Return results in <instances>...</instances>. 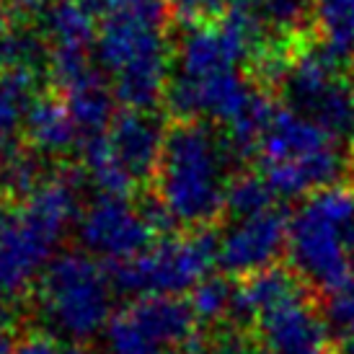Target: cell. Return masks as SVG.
I'll list each match as a JSON object with an SVG mask.
<instances>
[{
	"mask_svg": "<svg viewBox=\"0 0 354 354\" xmlns=\"http://www.w3.org/2000/svg\"><path fill=\"white\" fill-rule=\"evenodd\" d=\"M171 16V0H106L101 10L93 52L124 109L156 111L166 99L174 70Z\"/></svg>",
	"mask_w": 354,
	"mask_h": 354,
	"instance_id": "cell-1",
	"label": "cell"
},
{
	"mask_svg": "<svg viewBox=\"0 0 354 354\" xmlns=\"http://www.w3.org/2000/svg\"><path fill=\"white\" fill-rule=\"evenodd\" d=\"M241 160L223 127L207 119H176L156 171V197L176 227L205 230L225 217L227 192Z\"/></svg>",
	"mask_w": 354,
	"mask_h": 354,
	"instance_id": "cell-2",
	"label": "cell"
},
{
	"mask_svg": "<svg viewBox=\"0 0 354 354\" xmlns=\"http://www.w3.org/2000/svg\"><path fill=\"white\" fill-rule=\"evenodd\" d=\"M83 174H50L31 194L0 199V295H29L57 256L59 241L78 223Z\"/></svg>",
	"mask_w": 354,
	"mask_h": 354,
	"instance_id": "cell-3",
	"label": "cell"
},
{
	"mask_svg": "<svg viewBox=\"0 0 354 354\" xmlns=\"http://www.w3.org/2000/svg\"><path fill=\"white\" fill-rule=\"evenodd\" d=\"M256 156L261 163L259 174L277 197H305L344 184L352 171L354 148L295 109L277 106Z\"/></svg>",
	"mask_w": 354,
	"mask_h": 354,
	"instance_id": "cell-4",
	"label": "cell"
},
{
	"mask_svg": "<svg viewBox=\"0 0 354 354\" xmlns=\"http://www.w3.org/2000/svg\"><path fill=\"white\" fill-rule=\"evenodd\" d=\"M287 259L313 292L331 295L354 274V184L308 194L292 220Z\"/></svg>",
	"mask_w": 354,
	"mask_h": 354,
	"instance_id": "cell-5",
	"label": "cell"
},
{
	"mask_svg": "<svg viewBox=\"0 0 354 354\" xmlns=\"http://www.w3.org/2000/svg\"><path fill=\"white\" fill-rule=\"evenodd\" d=\"M117 287L111 272L86 251H65L50 261L31 290V310L50 334L83 344L106 331Z\"/></svg>",
	"mask_w": 354,
	"mask_h": 354,
	"instance_id": "cell-6",
	"label": "cell"
},
{
	"mask_svg": "<svg viewBox=\"0 0 354 354\" xmlns=\"http://www.w3.org/2000/svg\"><path fill=\"white\" fill-rule=\"evenodd\" d=\"M217 243L209 227L158 238L148 251L111 266L114 287L127 297L192 292L217 264Z\"/></svg>",
	"mask_w": 354,
	"mask_h": 354,
	"instance_id": "cell-7",
	"label": "cell"
},
{
	"mask_svg": "<svg viewBox=\"0 0 354 354\" xmlns=\"http://www.w3.org/2000/svg\"><path fill=\"white\" fill-rule=\"evenodd\" d=\"M197 315L181 295L132 297L111 315L104 346L106 354H176L194 344Z\"/></svg>",
	"mask_w": 354,
	"mask_h": 354,
	"instance_id": "cell-8",
	"label": "cell"
},
{
	"mask_svg": "<svg viewBox=\"0 0 354 354\" xmlns=\"http://www.w3.org/2000/svg\"><path fill=\"white\" fill-rule=\"evenodd\" d=\"M75 230L80 248L111 266L135 259L158 241L156 227L142 205L129 202V197L109 194H99L83 207Z\"/></svg>",
	"mask_w": 354,
	"mask_h": 354,
	"instance_id": "cell-9",
	"label": "cell"
},
{
	"mask_svg": "<svg viewBox=\"0 0 354 354\" xmlns=\"http://www.w3.org/2000/svg\"><path fill=\"white\" fill-rule=\"evenodd\" d=\"M292 215L282 205H274L256 215L227 220L225 233L217 243V264L230 277H246L264 272L287 254Z\"/></svg>",
	"mask_w": 354,
	"mask_h": 354,
	"instance_id": "cell-10",
	"label": "cell"
},
{
	"mask_svg": "<svg viewBox=\"0 0 354 354\" xmlns=\"http://www.w3.org/2000/svg\"><path fill=\"white\" fill-rule=\"evenodd\" d=\"M166 135L168 127L160 114L122 106L106 129V142L117 163L140 187L156 178Z\"/></svg>",
	"mask_w": 354,
	"mask_h": 354,
	"instance_id": "cell-11",
	"label": "cell"
},
{
	"mask_svg": "<svg viewBox=\"0 0 354 354\" xmlns=\"http://www.w3.org/2000/svg\"><path fill=\"white\" fill-rule=\"evenodd\" d=\"M254 331L256 344L272 354H321L331 328L308 295L259 318Z\"/></svg>",
	"mask_w": 354,
	"mask_h": 354,
	"instance_id": "cell-12",
	"label": "cell"
},
{
	"mask_svg": "<svg viewBox=\"0 0 354 354\" xmlns=\"http://www.w3.org/2000/svg\"><path fill=\"white\" fill-rule=\"evenodd\" d=\"M55 88L68 104L70 114L80 129V138L104 135L111 124V119L117 117L119 101L101 68L86 65L65 80L55 83Z\"/></svg>",
	"mask_w": 354,
	"mask_h": 354,
	"instance_id": "cell-13",
	"label": "cell"
},
{
	"mask_svg": "<svg viewBox=\"0 0 354 354\" xmlns=\"http://www.w3.org/2000/svg\"><path fill=\"white\" fill-rule=\"evenodd\" d=\"M99 10L86 0H57L41 13L39 34L50 47V57L91 55L99 34Z\"/></svg>",
	"mask_w": 354,
	"mask_h": 354,
	"instance_id": "cell-14",
	"label": "cell"
},
{
	"mask_svg": "<svg viewBox=\"0 0 354 354\" xmlns=\"http://www.w3.org/2000/svg\"><path fill=\"white\" fill-rule=\"evenodd\" d=\"M78 140L83 138H80V129L70 114L65 99L57 91L41 93L39 101L31 109L26 129H24L26 148L34 150L44 160H57L59 156L75 148Z\"/></svg>",
	"mask_w": 354,
	"mask_h": 354,
	"instance_id": "cell-15",
	"label": "cell"
},
{
	"mask_svg": "<svg viewBox=\"0 0 354 354\" xmlns=\"http://www.w3.org/2000/svg\"><path fill=\"white\" fill-rule=\"evenodd\" d=\"M44 93L39 73L24 65H8L0 73V145L24 138L34 104Z\"/></svg>",
	"mask_w": 354,
	"mask_h": 354,
	"instance_id": "cell-16",
	"label": "cell"
},
{
	"mask_svg": "<svg viewBox=\"0 0 354 354\" xmlns=\"http://www.w3.org/2000/svg\"><path fill=\"white\" fill-rule=\"evenodd\" d=\"M310 19L324 41L336 57L354 59V0H310Z\"/></svg>",
	"mask_w": 354,
	"mask_h": 354,
	"instance_id": "cell-17",
	"label": "cell"
},
{
	"mask_svg": "<svg viewBox=\"0 0 354 354\" xmlns=\"http://www.w3.org/2000/svg\"><path fill=\"white\" fill-rule=\"evenodd\" d=\"M189 303L194 308L199 326H223L233 315V303H236V285H230L225 277H207L192 290Z\"/></svg>",
	"mask_w": 354,
	"mask_h": 354,
	"instance_id": "cell-18",
	"label": "cell"
},
{
	"mask_svg": "<svg viewBox=\"0 0 354 354\" xmlns=\"http://www.w3.org/2000/svg\"><path fill=\"white\" fill-rule=\"evenodd\" d=\"M241 8L254 13L274 37H297L310 16V0H241Z\"/></svg>",
	"mask_w": 354,
	"mask_h": 354,
	"instance_id": "cell-19",
	"label": "cell"
},
{
	"mask_svg": "<svg viewBox=\"0 0 354 354\" xmlns=\"http://www.w3.org/2000/svg\"><path fill=\"white\" fill-rule=\"evenodd\" d=\"M274 189L269 187L259 171H251V174H238L230 184V192H227V205H225V217L227 220H236V217H246L256 215V212H264L269 207L279 205L277 202Z\"/></svg>",
	"mask_w": 354,
	"mask_h": 354,
	"instance_id": "cell-20",
	"label": "cell"
},
{
	"mask_svg": "<svg viewBox=\"0 0 354 354\" xmlns=\"http://www.w3.org/2000/svg\"><path fill=\"white\" fill-rule=\"evenodd\" d=\"M324 315L328 328L342 339H354V274L344 285L326 295Z\"/></svg>",
	"mask_w": 354,
	"mask_h": 354,
	"instance_id": "cell-21",
	"label": "cell"
},
{
	"mask_svg": "<svg viewBox=\"0 0 354 354\" xmlns=\"http://www.w3.org/2000/svg\"><path fill=\"white\" fill-rule=\"evenodd\" d=\"M241 6V0H171V10L178 21L187 24H207V21H220L227 13Z\"/></svg>",
	"mask_w": 354,
	"mask_h": 354,
	"instance_id": "cell-22",
	"label": "cell"
},
{
	"mask_svg": "<svg viewBox=\"0 0 354 354\" xmlns=\"http://www.w3.org/2000/svg\"><path fill=\"white\" fill-rule=\"evenodd\" d=\"M10 354H88V349L65 342L44 328H37V331H26L24 336H19Z\"/></svg>",
	"mask_w": 354,
	"mask_h": 354,
	"instance_id": "cell-23",
	"label": "cell"
},
{
	"mask_svg": "<svg viewBox=\"0 0 354 354\" xmlns=\"http://www.w3.org/2000/svg\"><path fill=\"white\" fill-rule=\"evenodd\" d=\"M194 354H256V342H246L243 328H227L220 331L215 326V334L199 342V352Z\"/></svg>",
	"mask_w": 354,
	"mask_h": 354,
	"instance_id": "cell-24",
	"label": "cell"
},
{
	"mask_svg": "<svg viewBox=\"0 0 354 354\" xmlns=\"http://www.w3.org/2000/svg\"><path fill=\"white\" fill-rule=\"evenodd\" d=\"M13 16L8 10V3L0 0V73L8 68L10 59V37H13Z\"/></svg>",
	"mask_w": 354,
	"mask_h": 354,
	"instance_id": "cell-25",
	"label": "cell"
},
{
	"mask_svg": "<svg viewBox=\"0 0 354 354\" xmlns=\"http://www.w3.org/2000/svg\"><path fill=\"white\" fill-rule=\"evenodd\" d=\"M13 305H10V300H6V297L0 295V331H8V326L13 324Z\"/></svg>",
	"mask_w": 354,
	"mask_h": 354,
	"instance_id": "cell-26",
	"label": "cell"
},
{
	"mask_svg": "<svg viewBox=\"0 0 354 354\" xmlns=\"http://www.w3.org/2000/svg\"><path fill=\"white\" fill-rule=\"evenodd\" d=\"M13 344H16V339L10 336V331H0V354H10Z\"/></svg>",
	"mask_w": 354,
	"mask_h": 354,
	"instance_id": "cell-27",
	"label": "cell"
},
{
	"mask_svg": "<svg viewBox=\"0 0 354 354\" xmlns=\"http://www.w3.org/2000/svg\"><path fill=\"white\" fill-rule=\"evenodd\" d=\"M334 354H354V339H342L339 346L334 349Z\"/></svg>",
	"mask_w": 354,
	"mask_h": 354,
	"instance_id": "cell-28",
	"label": "cell"
},
{
	"mask_svg": "<svg viewBox=\"0 0 354 354\" xmlns=\"http://www.w3.org/2000/svg\"><path fill=\"white\" fill-rule=\"evenodd\" d=\"M352 101H354V83H352ZM352 148H354V140H352Z\"/></svg>",
	"mask_w": 354,
	"mask_h": 354,
	"instance_id": "cell-29",
	"label": "cell"
},
{
	"mask_svg": "<svg viewBox=\"0 0 354 354\" xmlns=\"http://www.w3.org/2000/svg\"><path fill=\"white\" fill-rule=\"evenodd\" d=\"M321 354H334V352H328V349H326V352H321Z\"/></svg>",
	"mask_w": 354,
	"mask_h": 354,
	"instance_id": "cell-30",
	"label": "cell"
}]
</instances>
